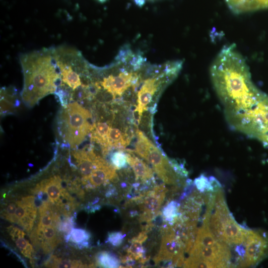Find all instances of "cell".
<instances>
[{"label":"cell","mask_w":268,"mask_h":268,"mask_svg":"<svg viewBox=\"0 0 268 268\" xmlns=\"http://www.w3.org/2000/svg\"><path fill=\"white\" fill-rule=\"evenodd\" d=\"M74 220L73 217L67 216L63 221H61L58 229L65 234L66 240L68 241L69 235L73 228Z\"/></svg>","instance_id":"obj_25"},{"label":"cell","mask_w":268,"mask_h":268,"mask_svg":"<svg viewBox=\"0 0 268 268\" xmlns=\"http://www.w3.org/2000/svg\"><path fill=\"white\" fill-rule=\"evenodd\" d=\"M229 246L211 232L206 222L197 232L194 245L183 266L188 268H226L231 265Z\"/></svg>","instance_id":"obj_4"},{"label":"cell","mask_w":268,"mask_h":268,"mask_svg":"<svg viewBox=\"0 0 268 268\" xmlns=\"http://www.w3.org/2000/svg\"><path fill=\"white\" fill-rule=\"evenodd\" d=\"M264 145L268 147V134L263 135L258 138Z\"/></svg>","instance_id":"obj_28"},{"label":"cell","mask_w":268,"mask_h":268,"mask_svg":"<svg viewBox=\"0 0 268 268\" xmlns=\"http://www.w3.org/2000/svg\"><path fill=\"white\" fill-rule=\"evenodd\" d=\"M45 266L50 268H81L84 266L78 261L62 260L51 255L45 262Z\"/></svg>","instance_id":"obj_22"},{"label":"cell","mask_w":268,"mask_h":268,"mask_svg":"<svg viewBox=\"0 0 268 268\" xmlns=\"http://www.w3.org/2000/svg\"><path fill=\"white\" fill-rule=\"evenodd\" d=\"M41 192L46 196V200L55 204L66 216L74 206L73 199L62 187V180L59 176L45 179L38 184L33 190L36 194Z\"/></svg>","instance_id":"obj_8"},{"label":"cell","mask_w":268,"mask_h":268,"mask_svg":"<svg viewBox=\"0 0 268 268\" xmlns=\"http://www.w3.org/2000/svg\"><path fill=\"white\" fill-rule=\"evenodd\" d=\"M108 148L124 149L130 142V138L118 129L110 128L108 134Z\"/></svg>","instance_id":"obj_18"},{"label":"cell","mask_w":268,"mask_h":268,"mask_svg":"<svg viewBox=\"0 0 268 268\" xmlns=\"http://www.w3.org/2000/svg\"></svg>","instance_id":"obj_29"},{"label":"cell","mask_w":268,"mask_h":268,"mask_svg":"<svg viewBox=\"0 0 268 268\" xmlns=\"http://www.w3.org/2000/svg\"><path fill=\"white\" fill-rule=\"evenodd\" d=\"M35 198L33 196L22 198L17 201V207L14 214V223L29 232L34 225L37 215Z\"/></svg>","instance_id":"obj_11"},{"label":"cell","mask_w":268,"mask_h":268,"mask_svg":"<svg viewBox=\"0 0 268 268\" xmlns=\"http://www.w3.org/2000/svg\"><path fill=\"white\" fill-rule=\"evenodd\" d=\"M179 203L173 201L163 209L161 212L162 218L169 225H173L177 220L179 214Z\"/></svg>","instance_id":"obj_21"},{"label":"cell","mask_w":268,"mask_h":268,"mask_svg":"<svg viewBox=\"0 0 268 268\" xmlns=\"http://www.w3.org/2000/svg\"><path fill=\"white\" fill-rule=\"evenodd\" d=\"M226 119L235 130L252 138L268 134V95L251 108L236 113H225Z\"/></svg>","instance_id":"obj_6"},{"label":"cell","mask_w":268,"mask_h":268,"mask_svg":"<svg viewBox=\"0 0 268 268\" xmlns=\"http://www.w3.org/2000/svg\"><path fill=\"white\" fill-rule=\"evenodd\" d=\"M117 178L116 169L103 159L88 177L82 179V181L86 188L93 189Z\"/></svg>","instance_id":"obj_13"},{"label":"cell","mask_w":268,"mask_h":268,"mask_svg":"<svg viewBox=\"0 0 268 268\" xmlns=\"http://www.w3.org/2000/svg\"><path fill=\"white\" fill-rule=\"evenodd\" d=\"M210 75L225 114L248 109L265 94L253 84L245 60L234 44L222 48L211 65Z\"/></svg>","instance_id":"obj_1"},{"label":"cell","mask_w":268,"mask_h":268,"mask_svg":"<svg viewBox=\"0 0 268 268\" xmlns=\"http://www.w3.org/2000/svg\"><path fill=\"white\" fill-rule=\"evenodd\" d=\"M110 128L105 123H97L93 125L91 132V140L102 146L104 153H107L109 151L107 138Z\"/></svg>","instance_id":"obj_17"},{"label":"cell","mask_w":268,"mask_h":268,"mask_svg":"<svg viewBox=\"0 0 268 268\" xmlns=\"http://www.w3.org/2000/svg\"><path fill=\"white\" fill-rule=\"evenodd\" d=\"M126 234L122 232H112L108 234L107 242L114 246H119L123 242Z\"/></svg>","instance_id":"obj_27"},{"label":"cell","mask_w":268,"mask_h":268,"mask_svg":"<svg viewBox=\"0 0 268 268\" xmlns=\"http://www.w3.org/2000/svg\"><path fill=\"white\" fill-rule=\"evenodd\" d=\"M17 207V201L9 202L2 211V216L10 222L14 223V217Z\"/></svg>","instance_id":"obj_26"},{"label":"cell","mask_w":268,"mask_h":268,"mask_svg":"<svg viewBox=\"0 0 268 268\" xmlns=\"http://www.w3.org/2000/svg\"><path fill=\"white\" fill-rule=\"evenodd\" d=\"M241 267H254L268 257V233L248 230Z\"/></svg>","instance_id":"obj_9"},{"label":"cell","mask_w":268,"mask_h":268,"mask_svg":"<svg viewBox=\"0 0 268 268\" xmlns=\"http://www.w3.org/2000/svg\"><path fill=\"white\" fill-rule=\"evenodd\" d=\"M90 238V234L87 231L80 228H73L68 241L76 244L78 246L86 247L89 245L88 241Z\"/></svg>","instance_id":"obj_23"},{"label":"cell","mask_w":268,"mask_h":268,"mask_svg":"<svg viewBox=\"0 0 268 268\" xmlns=\"http://www.w3.org/2000/svg\"><path fill=\"white\" fill-rule=\"evenodd\" d=\"M136 136L134 152L151 165L154 172L163 182L176 185L185 178L177 172L171 160L161 153L142 132L137 130Z\"/></svg>","instance_id":"obj_7"},{"label":"cell","mask_w":268,"mask_h":268,"mask_svg":"<svg viewBox=\"0 0 268 268\" xmlns=\"http://www.w3.org/2000/svg\"><path fill=\"white\" fill-rule=\"evenodd\" d=\"M167 191L164 184L157 185L152 190L134 199L142 212L139 217L140 222L149 223L160 213L159 210Z\"/></svg>","instance_id":"obj_10"},{"label":"cell","mask_w":268,"mask_h":268,"mask_svg":"<svg viewBox=\"0 0 268 268\" xmlns=\"http://www.w3.org/2000/svg\"><path fill=\"white\" fill-rule=\"evenodd\" d=\"M58 230V226L55 224L42 228L35 227L31 234V240L33 245L39 247L44 253L48 254L61 241Z\"/></svg>","instance_id":"obj_12"},{"label":"cell","mask_w":268,"mask_h":268,"mask_svg":"<svg viewBox=\"0 0 268 268\" xmlns=\"http://www.w3.org/2000/svg\"><path fill=\"white\" fill-rule=\"evenodd\" d=\"M126 155L127 162L133 169L136 181L146 182L153 178L152 169L144 161L131 153H127Z\"/></svg>","instance_id":"obj_15"},{"label":"cell","mask_w":268,"mask_h":268,"mask_svg":"<svg viewBox=\"0 0 268 268\" xmlns=\"http://www.w3.org/2000/svg\"><path fill=\"white\" fill-rule=\"evenodd\" d=\"M97 265L103 268H119L121 262L114 254L103 251L97 254L96 257Z\"/></svg>","instance_id":"obj_20"},{"label":"cell","mask_w":268,"mask_h":268,"mask_svg":"<svg viewBox=\"0 0 268 268\" xmlns=\"http://www.w3.org/2000/svg\"><path fill=\"white\" fill-rule=\"evenodd\" d=\"M91 118L89 111L77 102L69 103L63 108L59 117V129L63 140L69 147L78 146L91 133Z\"/></svg>","instance_id":"obj_5"},{"label":"cell","mask_w":268,"mask_h":268,"mask_svg":"<svg viewBox=\"0 0 268 268\" xmlns=\"http://www.w3.org/2000/svg\"><path fill=\"white\" fill-rule=\"evenodd\" d=\"M7 229L21 253L25 257L31 259L34 253V250L32 246L24 238L25 236L24 232L17 227L12 226Z\"/></svg>","instance_id":"obj_16"},{"label":"cell","mask_w":268,"mask_h":268,"mask_svg":"<svg viewBox=\"0 0 268 268\" xmlns=\"http://www.w3.org/2000/svg\"><path fill=\"white\" fill-rule=\"evenodd\" d=\"M20 63L24 78L21 97L25 104L31 107L57 90L60 74L54 47L24 54Z\"/></svg>","instance_id":"obj_2"},{"label":"cell","mask_w":268,"mask_h":268,"mask_svg":"<svg viewBox=\"0 0 268 268\" xmlns=\"http://www.w3.org/2000/svg\"><path fill=\"white\" fill-rule=\"evenodd\" d=\"M73 155L82 179L88 177L104 159L92 149L77 150L73 152Z\"/></svg>","instance_id":"obj_14"},{"label":"cell","mask_w":268,"mask_h":268,"mask_svg":"<svg viewBox=\"0 0 268 268\" xmlns=\"http://www.w3.org/2000/svg\"><path fill=\"white\" fill-rule=\"evenodd\" d=\"M111 164L116 169L125 167L127 162L126 154L121 151L114 152L111 156Z\"/></svg>","instance_id":"obj_24"},{"label":"cell","mask_w":268,"mask_h":268,"mask_svg":"<svg viewBox=\"0 0 268 268\" xmlns=\"http://www.w3.org/2000/svg\"><path fill=\"white\" fill-rule=\"evenodd\" d=\"M206 205L203 221L213 234L227 246L243 247L248 229L237 223L231 214L221 188L214 191ZM235 248V249H236Z\"/></svg>","instance_id":"obj_3"},{"label":"cell","mask_w":268,"mask_h":268,"mask_svg":"<svg viewBox=\"0 0 268 268\" xmlns=\"http://www.w3.org/2000/svg\"><path fill=\"white\" fill-rule=\"evenodd\" d=\"M143 242L136 236L131 240V245L127 250L128 256L134 260H138L141 263L145 262L147 259L144 255L145 250L142 246Z\"/></svg>","instance_id":"obj_19"}]
</instances>
